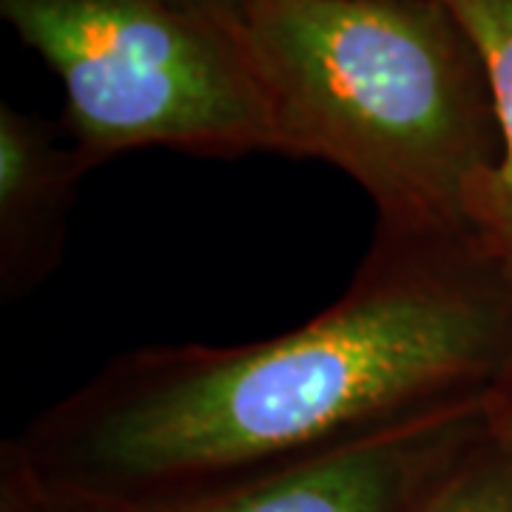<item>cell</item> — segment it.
<instances>
[{
	"label": "cell",
	"instance_id": "cell-1",
	"mask_svg": "<svg viewBox=\"0 0 512 512\" xmlns=\"http://www.w3.org/2000/svg\"><path fill=\"white\" fill-rule=\"evenodd\" d=\"M512 362V276L476 231H373L342 296L234 348L120 353L6 444L146 507L484 407Z\"/></svg>",
	"mask_w": 512,
	"mask_h": 512
},
{
	"label": "cell",
	"instance_id": "cell-2",
	"mask_svg": "<svg viewBox=\"0 0 512 512\" xmlns=\"http://www.w3.org/2000/svg\"><path fill=\"white\" fill-rule=\"evenodd\" d=\"M276 154L325 160L399 234L473 231L501 160L490 77L444 0H245Z\"/></svg>",
	"mask_w": 512,
	"mask_h": 512
},
{
	"label": "cell",
	"instance_id": "cell-3",
	"mask_svg": "<svg viewBox=\"0 0 512 512\" xmlns=\"http://www.w3.org/2000/svg\"><path fill=\"white\" fill-rule=\"evenodd\" d=\"M0 15L60 77L63 126L92 168L140 148L276 151L239 32L174 0H0Z\"/></svg>",
	"mask_w": 512,
	"mask_h": 512
},
{
	"label": "cell",
	"instance_id": "cell-4",
	"mask_svg": "<svg viewBox=\"0 0 512 512\" xmlns=\"http://www.w3.org/2000/svg\"><path fill=\"white\" fill-rule=\"evenodd\" d=\"M481 416L484 407L419 421L228 487L146 504L137 512H402L421 478Z\"/></svg>",
	"mask_w": 512,
	"mask_h": 512
},
{
	"label": "cell",
	"instance_id": "cell-5",
	"mask_svg": "<svg viewBox=\"0 0 512 512\" xmlns=\"http://www.w3.org/2000/svg\"><path fill=\"white\" fill-rule=\"evenodd\" d=\"M94 171L63 123L0 106V299L18 302L63 262L83 177Z\"/></svg>",
	"mask_w": 512,
	"mask_h": 512
},
{
	"label": "cell",
	"instance_id": "cell-6",
	"mask_svg": "<svg viewBox=\"0 0 512 512\" xmlns=\"http://www.w3.org/2000/svg\"><path fill=\"white\" fill-rule=\"evenodd\" d=\"M476 40L495 100L501 160L473 214V231L512 276V0H444Z\"/></svg>",
	"mask_w": 512,
	"mask_h": 512
},
{
	"label": "cell",
	"instance_id": "cell-7",
	"mask_svg": "<svg viewBox=\"0 0 512 512\" xmlns=\"http://www.w3.org/2000/svg\"><path fill=\"white\" fill-rule=\"evenodd\" d=\"M402 512H512V453L484 416L421 478Z\"/></svg>",
	"mask_w": 512,
	"mask_h": 512
},
{
	"label": "cell",
	"instance_id": "cell-8",
	"mask_svg": "<svg viewBox=\"0 0 512 512\" xmlns=\"http://www.w3.org/2000/svg\"><path fill=\"white\" fill-rule=\"evenodd\" d=\"M0 512H137V507L43 476L3 441Z\"/></svg>",
	"mask_w": 512,
	"mask_h": 512
},
{
	"label": "cell",
	"instance_id": "cell-9",
	"mask_svg": "<svg viewBox=\"0 0 512 512\" xmlns=\"http://www.w3.org/2000/svg\"><path fill=\"white\" fill-rule=\"evenodd\" d=\"M484 424L512 453V362L484 404Z\"/></svg>",
	"mask_w": 512,
	"mask_h": 512
},
{
	"label": "cell",
	"instance_id": "cell-10",
	"mask_svg": "<svg viewBox=\"0 0 512 512\" xmlns=\"http://www.w3.org/2000/svg\"><path fill=\"white\" fill-rule=\"evenodd\" d=\"M174 3H180L185 9L197 12L202 18L220 23L225 29H231V32H239V20H242L245 0H174Z\"/></svg>",
	"mask_w": 512,
	"mask_h": 512
}]
</instances>
